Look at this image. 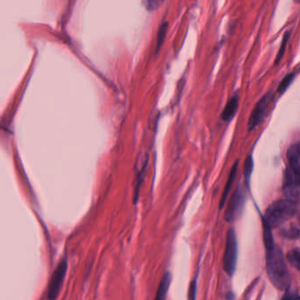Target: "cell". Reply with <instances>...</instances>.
Listing matches in <instances>:
<instances>
[{"mask_svg": "<svg viewBox=\"0 0 300 300\" xmlns=\"http://www.w3.org/2000/svg\"><path fill=\"white\" fill-rule=\"evenodd\" d=\"M266 269L269 280L275 288L281 291H286L289 289L291 275L285 254L281 248L276 245L266 250Z\"/></svg>", "mask_w": 300, "mask_h": 300, "instance_id": "cell-1", "label": "cell"}, {"mask_svg": "<svg viewBox=\"0 0 300 300\" xmlns=\"http://www.w3.org/2000/svg\"><path fill=\"white\" fill-rule=\"evenodd\" d=\"M298 203L281 199L274 202L267 209L263 219L271 228L275 229L291 219L297 212Z\"/></svg>", "mask_w": 300, "mask_h": 300, "instance_id": "cell-2", "label": "cell"}, {"mask_svg": "<svg viewBox=\"0 0 300 300\" xmlns=\"http://www.w3.org/2000/svg\"><path fill=\"white\" fill-rule=\"evenodd\" d=\"M238 257V242L236 232L233 228H230L226 235V250L224 253L223 267L226 274L229 276L234 275Z\"/></svg>", "mask_w": 300, "mask_h": 300, "instance_id": "cell-3", "label": "cell"}, {"mask_svg": "<svg viewBox=\"0 0 300 300\" xmlns=\"http://www.w3.org/2000/svg\"><path fill=\"white\" fill-rule=\"evenodd\" d=\"M246 198H247V195H246L244 188L242 185H238V188L231 196L229 204L225 212V219L227 222L232 223L242 217V212L244 210Z\"/></svg>", "mask_w": 300, "mask_h": 300, "instance_id": "cell-4", "label": "cell"}, {"mask_svg": "<svg viewBox=\"0 0 300 300\" xmlns=\"http://www.w3.org/2000/svg\"><path fill=\"white\" fill-rule=\"evenodd\" d=\"M299 172L292 170L290 167L285 169L283 192L285 199L298 203L299 200Z\"/></svg>", "mask_w": 300, "mask_h": 300, "instance_id": "cell-5", "label": "cell"}, {"mask_svg": "<svg viewBox=\"0 0 300 300\" xmlns=\"http://www.w3.org/2000/svg\"><path fill=\"white\" fill-rule=\"evenodd\" d=\"M68 269V263L66 259L61 261L56 267L55 271L53 273L50 278L49 290H48V297L50 300H55L58 295L60 289L62 287L63 283L65 280V275Z\"/></svg>", "mask_w": 300, "mask_h": 300, "instance_id": "cell-6", "label": "cell"}, {"mask_svg": "<svg viewBox=\"0 0 300 300\" xmlns=\"http://www.w3.org/2000/svg\"><path fill=\"white\" fill-rule=\"evenodd\" d=\"M271 95H272L271 92L267 93L256 103V105H255L253 111L251 113L250 117L248 119V131L254 130L263 121L267 109H268V107H269V102L271 99Z\"/></svg>", "mask_w": 300, "mask_h": 300, "instance_id": "cell-7", "label": "cell"}, {"mask_svg": "<svg viewBox=\"0 0 300 300\" xmlns=\"http://www.w3.org/2000/svg\"><path fill=\"white\" fill-rule=\"evenodd\" d=\"M288 167L292 170L300 171L299 142L292 144L287 150Z\"/></svg>", "mask_w": 300, "mask_h": 300, "instance_id": "cell-8", "label": "cell"}, {"mask_svg": "<svg viewBox=\"0 0 300 300\" xmlns=\"http://www.w3.org/2000/svg\"><path fill=\"white\" fill-rule=\"evenodd\" d=\"M138 161H139V163L138 162L136 163V166H138V173H137V183H136V189H135V197H134V203L135 204L137 201V198L139 195L140 187H141V184H142L144 178H145V173H146V168L148 166V154L144 155L142 158L139 157Z\"/></svg>", "mask_w": 300, "mask_h": 300, "instance_id": "cell-9", "label": "cell"}, {"mask_svg": "<svg viewBox=\"0 0 300 300\" xmlns=\"http://www.w3.org/2000/svg\"><path fill=\"white\" fill-rule=\"evenodd\" d=\"M238 101H239V97H238V94L236 93L227 102L221 114V118L223 121H231L235 115L238 109Z\"/></svg>", "mask_w": 300, "mask_h": 300, "instance_id": "cell-10", "label": "cell"}, {"mask_svg": "<svg viewBox=\"0 0 300 300\" xmlns=\"http://www.w3.org/2000/svg\"><path fill=\"white\" fill-rule=\"evenodd\" d=\"M238 167V161H235V163H234L233 166H232V169H231V172H230L229 177H228V179H227V182H226V187H225V189H224L223 191V195H222V197H221V200H220V210L223 208L224 205H225V204H226V200H227V198H228V195H229L230 193V189H231V188H232V183H233V182H234V179H235L236 178V175H237Z\"/></svg>", "mask_w": 300, "mask_h": 300, "instance_id": "cell-11", "label": "cell"}, {"mask_svg": "<svg viewBox=\"0 0 300 300\" xmlns=\"http://www.w3.org/2000/svg\"><path fill=\"white\" fill-rule=\"evenodd\" d=\"M171 282H172V274L170 272L165 273L158 285L155 300H166L167 292L170 288Z\"/></svg>", "mask_w": 300, "mask_h": 300, "instance_id": "cell-12", "label": "cell"}, {"mask_svg": "<svg viewBox=\"0 0 300 300\" xmlns=\"http://www.w3.org/2000/svg\"><path fill=\"white\" fill-rule=\"evenodd\" d=\"M263 241H264V246L266 250H269L275 246L274 242V237L272 234V229L267 225L266 222L263 219Z\"/></svg>", "mask_w": 300, "mask_h": 300, "instance_id": "cell-13", "label": "cell"}, {"mask_svg": "<svg viewBox=\"0 0 300 300\" xmlns=\"http://www.w3.org/2000/svg\"><path fill=\"white\" fill-rule=\"evenodd\" d=\"M168 22H164L161 23V25L158 28V35H157V44H156V53L158 52L161 50V47L164 44L166 35H167V29H168Z\"/></svg>", "mask_w": 300, "mask_h": 300, "instance_id": "cell-14", "label": "cell"}, {"mask_svg": "<svg viewBox=\"0 0 300 300\" xmlns=\"http://www.w3.org/2000/svg\"><path fill=\"white\" fill-rule=\"evenodd\" d=\"M286 259L290 264L297 269H300V250L298 248H295L292 250L290 251L286 255Z\"/></svg>", "mask_w": 300, "mask_h": 300, "instance_id": "cell-15", "label": "cell"}, {"mask_svg": "<svg viewBox=\"0 0 300 300\" xmlns=\"http://www.w3.org/2000/svg\"><path fill=\"white\" fill-rule=\"evenodd\" d=\"M297 74V71H293V72H290L289 74L286 75V76L282 79L280 84H279L276 92H277L279 94H283V93H285V91H286V89L289 87V86L291 85V82H292V81H293Z\"/></svg>", "mask_w": 300, "mask_h": 300, "instance_id": "cell-16", "label": "cell"}, {"mask_svg": "<svg viewBox=\"0 0 300 300\" xmlns=\"http://www.w3.org/2000/svg\"><path fill=\"white\" fill-rule=\"evenodd\" d=\"M290 36H291V31L289 30V31L285 32L284 38L282 40L281 45H280V48H279L278 53H277V55L275 56V65H278L282 58L285 56V50H286V46H287Z\"/></svg>", "mask_w": 300, "mask_h": 300, "instance_id": "cell-17", "label": "cell"}, {"mask_svg": "<svg viewBox=\"0 0 300 300\" xmlns=\"http://www.w3.org/2000/svg\"><path fill=\"white\" fill-rule=\"evenodd\" d=\"M280 235L290 239H297L299 237V229L296 226H291L288 228H284L280 232Z\"/></svg>", "mask_w": 300, "mask_h": 300, "instance_id": "cell-18", "label": "cell"}, {"mask_svg": "<svg viewBox=\"0 0 300 300\" xmlns=\"http://www.w3.org/2000/svg\"><path fill=\"white\" fill-rule=\"evenodd\" d=\"M253 167H254V162H253V158L252 156L249 155L244 165V178L245 182L247 186H249V183H250L251 174L253 172Z\"/></svg>", "mask_w": 300, "mask_h": 300, "instance_id": "cell-19", "label": "cell"}, {"mask_svg": "<svg viewBox=\"0 0 300 300\" xmlns=\"http://www.w3.org/2000/svg\"><path fill=\"white\" fill-rule=\"evenodd\" d=\"M142 4L146 9L150 12H152V11L159 8L164 4V1H162V0H146V1H143Z\"/></svg>", "mask_w": 300, "mask_h": 300, "instance_id": "cell-20", "label": "cell"}, {"mask_svg": "<svg viewBox=\"0 0 300 300\" xmlns=\"http://www.w3.org/2000/svg\"><path fill=\"white\" fill-rule=\"evenodd\" d=\"M281 300H300L299 293L295 290L287 289Z\"/></svg>", "mask_w": 300, "mask_h": 300, "instance_id": "cell-21", "label": "cell"}, {"mask_svg": "<svg viewBox=\"0 0 300 300\" xmlns=\"http://www.w3.org/2000/svg\"><path fill=\"white\" fill-rule=\"evenodd\" d=\"M196 289H197V278L195 277L189 285V300H195L196 298Z\"/></svg>", "mask_w": 300, "mask_h": 300, "instance_id": "cell-22", "label": "cell"}]
</instances>
